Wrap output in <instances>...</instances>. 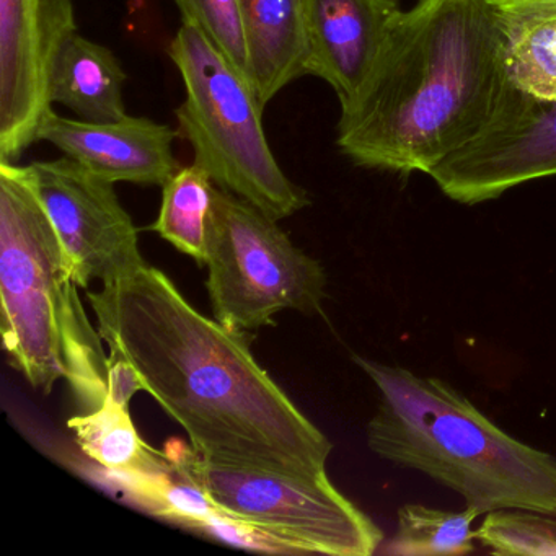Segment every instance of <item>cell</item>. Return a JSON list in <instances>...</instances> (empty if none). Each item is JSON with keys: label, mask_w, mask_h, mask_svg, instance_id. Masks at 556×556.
<instances>
[{"label": "cell", "mask_w": 556, "mask_h": 556, "mask_svg": "<svg viewBox=\"0 0 556 556\" xmlns=\"http://www.w3.org/2000/svg\"><path fill=\"white\" fill-rule=\"evenodd\" d=\"M110 361H125L206 462L328 478L333 444L256 363L245 334L207 318L161 269L87 292Z\"/></svg>", "instance_id": "1"}, {"label": "cell", "mask_w": 556, "mask_h": 556, "mask_svg": "<svg viewBox=\"0 0 556 556\" xmlns=\"http://www.w3.org/2000/svg\"><path fill=\"white\" fill-rule=\"evenodd\" d=\"M517 96L488 0H418L341 105L337 144L357 167L431 175L490 131Z\"/></svg>", "instance_id": "2"}, {"label": "cell", "mask_w": 556, "mask_h": 556, "mask_svg": "<svg viewBox=\"0 0 556 556\" xmlns=\"http://www.w3.org/2000/svg\"><path fill=\"white\" fill-rule=\"evenodd\" d=\"M379 390L367 445L425 473L480 516L500 509L556 514V457L507 434L438 377L354 357Z\"/></svg>", "instance_id": "3"}, {"label": "cell", "mask_w": 556, "mask_h": 556, "mask_svg": "<svg viewBox=\"0 0 556 556\" xmlns=\"http://www.w3.org/2000/svg\"><path fill=\"white\" fill-rule=\"evenodd\" d=\"M0 311L12 366L45 395L70 379L90 324L60 236L27 167L0 162Z\"/></svg>", "instance_id": "4"}, {"label": "cell", "mask_w": 556, "mask_h": 556, "mask_svg": "<svg viewBox=\"0 0 556 556\" xmlns=\"http://www.w3.org/2000/svg\"><path fill=\"white\" fill-rule=\"evenodd\" d=\"M184 79L178 132L191 146L194 164L224 190L249 201L273 219L294 216L311 204L304 188L279 167L263 128V103L253 84L213 41L190 24L167 50Z\"/></svg>", "instance_id": "5"}, {"label": "cell", "mask_w": 556, "mask_h": 556, "mask_svg": "<svg viewBox=\"0 0 556 556\" xmlns=\"http://www.w3.org/2000/svg\"><path fill=\"white\" fill-rule=\"evenodd\" d=\"M206 288L214 318L250 333L286 311L321 314L327 273L294 245L278 220L237 194L214 187L207 220Z\"/></svg>", "instance_id": "6"}, {"label": "cell", "mask_w": 556, "mask_h": 556, "mask_svg": "<svg viewBox=\"0 0 556 556\" xmlns=\"http://www.w3.org/2000/svg\"><path fill=\"white\" fill-rule=\"evenodd\" d=\"M164 454L227 513L294 540L308 555L370 556L382 545L380 527L330 478L211 464L184 444H167Z\"/></svg>", "instance_id": "7"}, {"label": "cell", "mask_w": 556, "mask_h": 556, "mask_svg": "<svg viewBox=\"0 0 556 556\" xmlns=\"http://www.w3.org/2000/svg\"><path fill=\"white\" fill-rule=\"evenodd\" d=\"M31 184L60 236L77 288L103 286L146 268L138 229L115 184L66 157L27 165Z\"/></svg>", "instance_id": "8"}, {"label": "cell", "mask_w": 556, "mask_h": 556, "mask_svg": "<svg viewBox=\"0 0 556 556\" xmlns=\"http://www.w3.org/2000/svg\"><path fill=\"white\" fill-rule=\"evenodd\" d=\"M76 31L73 0H0V162L38 142L54 61Z\"/></svg>", "instance_id": "9"}, {"label": "cell", "mask_w": 556, "mask_h": 556, "mask_svg": "<svg viewBox=\"0 0 556 556\" xmlns=\"http://www.w3.org/2000/svg\"><path fill=\"white\" fill-rule=\"evenodd\" d=\"M442 193L457 203L496 200L527 181L556 177V100L520 92L503 118L480 139L431 172Z\"/></svg>", "instance_id": "10"}, {"label": "cell", "mask_w": 556, "mask_h": 556, "mask_svg": "<svg viewBox=\"0 0 556 556\" xmlns=\"http://www.w3.org/2000/svg\"><path fill=\"white\" fill-rule=\"evenodd\" d=\"M178 135L170 126L141 116L89 123L64 118L53 110L38 131V141L50 142L112 184L164 187L180 168L174 154Z\"/></svg>", "instance_id": "11"}, {"label": "cell", "mask_w": 556, "mask_h": 556, "mask_svg": "<svg viewBox=\"0 0 556 556\" xmlns=\"http://www.w3.org/2000/svg\"><path fill=\"white\" fill-rule=\"evenodd\" d=\"M399 0H305L308 76L325 80L350 102L372 73Z\"/></svg>", "instance_id": "12"}, {"label": "cell", "mask_w": 556, "mask_h": 556, "mask_svg": "<svg viewBox=\"0 0 556 556\" xmlns=\"http://www.w3.org/2000/svg\"><path fill=\"white\" fill-rule=\"evenodd\" d=\"M249 51L250 83L263 106L308 76L305 0H239Z\"/></svg>", "instance_id": "13"}, {"label": "cell", "mask_w": 556, "mask_h": 556, "mask_svg": "<svg viewBox=\"0 0 556 556\" xmlns=\"http://www.w3.org/2000/svg\"><path fill=\"white\" fill-rule=\"evenodd\" d=\"M125 70L110 48L71 35L58 53L50 80L51 103L70 109L89 123H110L125 118Z\"/></svg>", "instance_id": "14"}, {"label": "cell", "mask_w": 556, "mask_h": 556, "mask_svg": "<svg viewBox=\"0 0 556 556\" xmlns=\"http://www.w3.org/2000/svg\"><path fill=\"white\" fill-rule=\"evenodd\" d=\"M507 74L517 90L536 100H556V8H494Z\"/></svg>", "instance_id": "15"}, {"label": "cell", "mask_w": 556, "mask_h": 556, "mask_svg": "<svg viewBox=\"0 0 556 556\" xmlns=\"http://www.w3.org/2000/svg\"><path fill=\"white\" fill-rule=\"evenodd\" d=\"M79 447L116 480L157 478L174 473L167 455L149 447L136 431L129 405L105 399L100 408L67 421Z\"/></svg>", "instance_id": "16"}, {"label": "cell", "mask_w": 556, "mask_h": 556, "mask_svg": "<svg viewBox=\"0 0 556 556\" xmlns=\"http://www.w3.org/2000/svg\"><path fill=\"white\" fill-rule=\"evenodd\" d=\"M214 184L198 164L180 167L162 187L161 214L152 230L204 265Z\"/></svg>", "instance_id": "17"}, {"label": "cell", "mask_w": 556, "mask_h": 556, "mask_svg": "<svg viewBox=\"0 0 556 556\" xmlns=\"http://www.w3.org/2000/svg\"><path fill=\"white\" fill-rule=\"evenodd\" d=\"M477 510H444L425 504H405L399 510L395 533L382 542L390 556L468 555L475 552Z\"/></svg>", "instance_id": "18"}, {"label": "cell", "mask_w": 556, "mask_h": 556, "mask_svg": "<svg viewBox=\"0 0 556 556\" xmlns=\"http://www.w3.org/2000/svg\"><path fill=\"white\" fill-rule=\"evenodd\" d=\"M475 536L493 555L556 556V514L493 510L486 514Z\"/></svg>", "instance_id": "19"}, {"label": "cell", "mask_w": 556, "mask_h": 556, "mask_svg": "<svg viewBox=\"0 0 556 556\" xmlns=\"http://www.w3.org/2000/svg\"><path fill=\"white\" fill-rule=\"evenodd\" d=\"M181 24L200 28L226 60L249 76V51L239 0H175Z\"/></svg>", "instance_id": "20"}, {"label": "cell", "mask_w": 556, "mask_h": 556, "mask_svg": "<svg viewBox=\"0 0 556 556\" xmlns=\"http://www.w3.org/2000/svg\"><path fill=\"white\" fill-rule=\"evenodd\" d=\"M190 530L210 536L226 545L237 548L250 549V552L275 553V555H308L294 540L266 529L258 523L240 519L226 509L211 519L194 523Z\"/></svg>", "instance_id": "21"}, {"label": "cell", "mask_w": 556, "mask_h": 556, "mask_svg": "<svg viewBox=\"0 0 556 556\" xmlns=\"http://www.w3.org/2000/svg\"><path fill=\"white\" fill-rule=\"evenodd\" d=\"M142 390L141 379L125 361L109 359V392L106 399L119 405H129L132 396Z\"/></svg>", "instance_id": "22"}, {"label": "cell", "mask_w": 556, "mask_h": 556, "mask_svg": "<svg viewBox=\"0 0 556 556\" xmlns=\"http://www.w3.org/2000/svg\"><path fill=\"white\" fill-rule=\"evenodd\" d=\"M494 8L501 5H535V8H556V0H488Z\"/></svg>", "instance_id": "23"}]
</instances>
